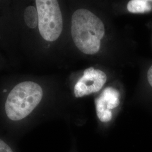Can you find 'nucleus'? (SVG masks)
Returning a JSON list of instances; mask_svg holds the SVG:
<instances>
[{
    "label": "nucleus",
    "mask_w": 152,
    "mask_h": 152,
    "mask_svg": "<svg viewBox=\"0 0 152 152\" xmlns=\"http://www.w3.org/2000/svg\"><path fill=\"white\" fill-rule=\"evenodd\" d=\"M71 31L76 47L82 53H98L105 34L103 23L98 16L86 9L77 10L72 16Z\"/></svg>",
    "instance_id": "2"
},
{
    "label": "nucleus",
    "mask_w": 152,
    "mask_h": 152,
    "mask_svg": "<svg viewBox=\"0 0 152 152\" xmlns=\"http://www.w3.org/2000/svg\"><path fill=\"white\" fill-rule=\"evenodd\" d=\"M45 88L32 75L10 76L0 81V95L4 112L12 122H20L31 116L42 103Z\"/></svg>",
    "instance_id": "1"
},
{
    "label": "nucleus",
    "mask_w": 152,
    "mask_h": 152,
    "mask_svg": "<svg viewBox=\"0 0 152 152\" xmlns=\"http://www.w3.org/2000/svg\"><path fill=\"white\" fill-rule=\"evenodd\" d=\"M147 78L149 85L152 87V65L148 71Z\"/></svg>",
    "instance_id": "9"
},
{
    "label": "nucleus",
    "mask_w": 152,
    "mask_h": 152,
    "mask_svg": "<svg viewBox=\"0 0 152 152\" xmlns=\"http://www.w3.org/2000/svg\"><path fill=\"white\" fill-rule=\"evenodd\" d=\"M120 93L114 88L107 87L95 100L96 110L99 119L108 122L112 118V109L120 105Z\"/></svg>",
    "instance_id": "5"
},
{
    "label": "nucleus",
    "mask_w": 152,
    "mask_h": 152,
    "mask_svg": "<svg viewBox=\"0 0 152 152\" xmlns=\"http://www.w3.org/2000/svg\"><path fill=\"white\" fill-rule=\"evenodd\" d=\"M107 75L102 71L90 67L83 72V75L76 83L74 94L80 98L97 92L103 87L107 81Z\"/></svg>",
    "instance_id": "4"
},
{
    "label": "nucleus",
    "mask_w": 152,
    "mask_h": 152,
    "mask_svg": "<svg viewBox=\"0 0 152 152\" xmlns=\"http://www.w3.org/2000/svg\"><path fill=\"white\" fill-rule=\"evenodd\" d=\"M152 1L131 0L129 2L127 8L131 13H144L152 9Z\"/></svg>",
    "instance_id": "6"
},
{
    "label": "nucleus",
    "mask_w": 152,
    "mask_h": 152,
    "mask_svg": "<svg viewBox=\"0 0 152 152\" xmlns=\"http://www.w3.org/2000/svg\"><path fill=\"white\" fill-rule=\"evenodd\" d=\"M10 65V62L7 58L0 53V72L7 69Z\"/></svg>",
    "instance_id": "7"
},
{
    "label": "nucleus",
    "mask_w": 152,
    "mask_h": 152,
    "mask_svg": "<svg viewBox=\"0 0 152 152\" xmlns=\"http://www.w3.org/2000/svg\"><path fill=\"white\" fill-rule=\"evenodd\" d=\"M0 152H14L6 142L0 139Z\"/></svg>",
    "instance_id": "8"
},
{
    "label": "nucleus",
    "mask_w": 152,
    "mask_h": 152,
    "mask_svg": "<svg viewBox=\"0 0 152 152\" xmlns=\"http://www.w3.org/2000/svg\"><path fill=\"white\" fill-rule=\"evenodd\" d=\"M38 16V29L34 55L39 41L53 43L60 38L64 28L62 12L56 0H35Z\"/></svg>",
    "instance_id": "3"
}]
</instances>
